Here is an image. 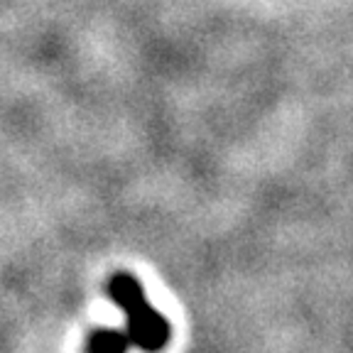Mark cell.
<instances>
[{"label":"cell","instance_id":"2","mask_svg":"<svg viewBox=\"0 0 353 353\" xmlns=\"http://www.w3.org/2000/svg\"><path fill=\"white\" fill-rule=\"evenodd\" d=\"M132 339L128 329H96L86 343V353H128Z\"/></svg>","mask_w":353,"mask_h":353},{"label":"cell","instance_id":"1","mask_svg":"<svg viewBox=\"0 0 353 353\" xmlns=\"http://www.w3.org/2000/svg\"><path fill=\"white\" fill-rule=\"evenodd\" d=\"M108 294L125 312V329L132 339V346L148 353H157L167 346L172 336L170 321L157 309L150 307L138 277H132L130 272L113 275L108 282Z\"/></svg>","mask_w":353,"mask_h":353}]
</instances>
